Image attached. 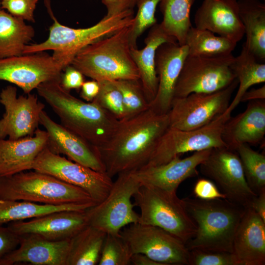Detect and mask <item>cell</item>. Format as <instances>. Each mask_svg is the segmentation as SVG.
I'll use <instances>...</instances> for the list:
<instances>
[{"label":"cell","instance_id":"44dd1931","mask_svg":"<svg viewBox=\"0 0 265 265\" xmlns=\"http://www.w3.org/2000/svg\"><path fill=\"white\" fill-rule=\"evenodd\" d=\"M211 150L194 152L191 156L184 159L177 156L165 164L145 166L134 172L142 184L177 192L183 182L198 175L197 167L207 158Z\"/></svg>","mask_w":265,"mask_h":265},{"label":"cell","instance_id":"7dc6e473","mask_svg":"<svg viewBox=\"0 0 265 265\" xmlns=\"http://www.w3.org/2000/svg\"><path fill=\"white\" fill-rule=\"evenodd\" d=\"M265 100V85L255 89L248 90L242 96L240 102Z\"/></svg>","mask_w":265,"mask_h":265},{"label":"cell","instance_id":"816d5d0a","mask_svg":"<svg viewBox=\"0 0 265 265\" xmlns=\"http://www.w3.org/2000/svg\"><path fill=\"white\" fill-rule=\"evenodd\" d=\"M264 0V1H265V0Z\"/></svg>","mask_w":265,"mask_h":265},{"label":"cell","instance_id":"d4e9b609","mask_svg":"<svg viewBox=\"0 0 265 265\" xmlns=\"http://www.w3.org/2000/svg\"><path fill=\"white\" fill-rule=\"evenodd\" d=\"M48 140L47 131L39 128L31 136L0 139V176L32 169L36 158L47 147Z\"/></svg>","mask_w":265,"mask_h":265},{"label":"cell","instance_id":"603a6c76","mask_svg":"<svg viewBox=\"0 0 265 265\" xmlns=\"http://www.w3.org/2000/svg\"><path fill=\"white\" fill-rule=\"evenodd\" d=\"M265 135V100L248 102L246 109L226 122L222 139L235 150L241 144L253 145L263 142Z\"/></svg>","mask_w":265,"mask_h":265},{"label":"cell","instance_id":"30bf717a","mask_svg":"<svg viewBox=\"0 0 265 265\" xmlns=\"http://www.w3.org/2000/svg\"><path fill=\"white\" fill-rule=\"evenodd\" d=\"M231 116L224 112L207 125L191 130L168 128L144 166L163 164L187 152L227 147L222 139V132Z\"/></svg>","mask_w":265,"mask_h":265},{"label":"cell","instance_id":"277c9868","mask_svg":"<svg viewBox=\"0 0 265 265\" xmlns=\"http://www.w3.org/2000/svg\"><path fill=\"white\" fill-rule=\"evenodd\" d=\"M130 26L87 46L77 53L70 65L97 81L139 80L131 55Z\"/></svg>","mask_w":265,"mask_h":265},{"label":"cell","instance_id":"7a4b0ae2","mask_svg":"<svg viewBox=\"0 0 265 265\" xmlns=\"http://www.w3.org/2000/svg\"><path fill=\"white\" fill-rule=\"evenodd\" d=\"M60 82H45L36 89L62 126L97 149L101 147L110 137L119 120L94 102H85L73 96Z\"/></svg>","mask_w":265,"mask_h":265},{"label":"cell","instance_id":"f35d334b","mask_svg":"<svg viewBox=\"0 0 265 265\" xmlns=\"http://www.w3.org/2000/svg\"><path fill=\"white\" fill-rule=\"evenodd\" d=\"M188 265H238L231 252L193 249L189 250Z\"/></svg>","mask_w":265,"mask_h":265},{"label":"cell","instance_id":"4316f807","mask_svg":"<svg viewBox=\"0 0 265 265\" xmlns=\"http://www.w3.org/2000/svg\"><path fill=\"white\" fill-rule=\"evenodd\" d=\"M247 49L261 62L265 61V4L259 0H238Z\"/></svg>","mask_w":265,"mask_h":265},{"label":"cell","instance_id":"8d00e7d4","mask_svg":"<svg viewBox=\"0 0 265 265\" xmlns=\"http://www.w3.org/2000/svg\"><path fill=\"white\" fill-rule=\"evenodd\" d=\"M161 0H137V12L130 27L129 41L132 48H137L138 38L148 28L157 23L155 12Z\"/></svg>","mask_w":265,"mask_h":265},{"label":"cell","instance_id":"52a82bcc","mask_svg":"<svg viewBox=\"0 0 265 265\" xmlns=\"http://www.w3.org/2000/svg\"><path fill=\"white\" fill-rule=\"evenodd\" d=\"M133 198L140 211L137 223L161 228L186 244L194 236L196 225L177 192L141 184Z\"/></svg>","mask_w":265,"mask_h":265},{"label":"cell","instance_id":"4dcf8cb0","mask_svg":"<svg viewBox=\"0 0 265 265\" xmlns=\"http://www.w3.org/2000/svg\"><path fill=\"white\" fill-rule=\"evenodd\" d=\"M106 233L89 224L71 239L67 265L98 264Z\"/></svg>","mask_w":265,"mask_h":265},{"label":"cell","instance_id":"60d3db41","mask_svg":"<svg viewBox=\"0 0 265 265\" xmlns=\"http://www.w3.org/2000/svg\"><path fill=\"white\" fill-rule=\"evenodd\" d=\"M193 191L196 198L203 200L226 199V195L219 190L212 181L205 178L197 181Z\"/></svg>","mask_w":265,"mask_h":265},{"label":"cell","instance_id":"d590c367","mask_svg":"<svg viewBox=\"0 0 265 265\" xmlns=\"http://www.w3.org/2000/svg\"><path fill=\"white\" fill-rule=\"evenodd\" d=\"M133 253L120 234H106L103 245L99 265H129Z\"/></svg>","mask_w":265,"mask_h":265},{"label":"cell","instance_id":"3957f363","mask_svg":"<svg viewBox=\"0 0 265 265\" xmlns=\"http://www.w3.org/2000/svg\"><path fill=\"white\" fill-rule=\"evenodd\" d=\"M196 225L194 236L186 244L188 250L233 253L234 238L246 208L227 199H182Z\"/></svg>","mask_w":265,"mask_h":265},{"label":"cell","instance_id":"d6986e66","mask_svg":"<svg viewBox=\"0 0 265 265\" xmlns=\"http://www.w3.org/2000/svg\"><path fill=\"white\" fill-rule=\"evenodd\" d=\"M40 124L48 133L47 147L53 153L63 154L68 159L94 170L106 172L97 148L53 120L43 110Z\"/></svg>","mask_w":265,"mask_h":265},{"label":"cell","instance_id":"f546056e","mask_svg":"<svg viewBox=\"0 0 265 265\" xmlns=\"http://www.w3.org/2000/svg\"><path fill=\"white\" fill-rule=\"evenodd\" d=\"M232 68L238 80L237 93L225 113L232 112L240 103L241 99L249 88L265 82V64L259 61L243 43L240 54L234 57Z\"/></svg>","mask_w":265,"mask_h":265},{"label":"cell","instance_id":"9c48e42d","mask_svg":"<svg viewBox=\"0 0 265 265\" xmlns=\"http://www.w3.org/2000/svg\"><path fill=\"white\" fill-rule=\"evenodd\" d=\"M232 53L216 56L188 55L177 81L174 98L192 93H212L229 86L236 79Z\"/></svg>","mask_w":265,"mask_h":265},{"label":"cell","instance_id":"74e56055","mask_svg":"<svg viewBox=\"0 0 265 265\" xmlns=\"http://www.w3.org/2000/svg\"><path fill=\"white\" fill-rule=\"evenodd\" d=\"M99 91L92 102L108 111L118 120L125 117V108L122 94L114 80L98 81Z\"/></svg>","mask_w":265,"mask_h":265},{"label":"cell","instance_id":"7bdbcfd3","mask_svg":"<svg viewBox=\"0 0 265 265\" xmlns=\"http://www.w3.org/2000/svg\"><path fill=\"white\" fill-rule=\"evenodd\" d=\"M64 70L61 78L62 87L68 91L80 89L84 82V75L71 65H68Z\"/></svg>","mask_w":265,"mask_h":265},{"label":"cell","instance_id":"4fadbf2b","mask_svg":"<svg viewBox=\"0 0 265 265\" xmlns=\"http://www.w3.org/2000/svg\"><path fill=\"white\" fill-rule=\"evenodd\" d=\"M120 234L133 254H143L161 265H188L186 243L161 228L135 223L124 227Z\"/></svg>","mask_w":265,"mask_h":265},{"label":"cell","instance_id":"d6a6232c","mask_svg":"<svg viewBox=\"0 0 265 265\" xmlns=\"http://www.w3.org/2000/svg\"><path fill=\"white\" fill-rule=\"evenodd\" d=\"M237 43L213 32L191 26L188 30L185 45L188 55L216 56L232 53Z\"/></svg>","mask_w":265,"mask_h":265},{"label":"cell","instance_id":"7402d4cb","mask_svg":"<svg viewBox=\"0 0 265 265\" xmlns=\"http://www.w3.org/2000/svg\"><path fill=\"white\" fill-rule=\"evenodd\" d=\"M194 22L195 27L236 43L245 35L237 0H203L195 12Z\"/></svg>","mask_w":265,"mask_h":265},{"label":"cell","instance_id":"c3c4849f","mask_svg":"<svg viewBox=\"0 0 265 265\" xmlns=\"http://www.w3.org/2000/svg\"><path fill=\"white\" fill-rule=\"evenodd\" d=\"M131 264L133 265H161L147 256L141 253H134L131 258Z\"/></svg>","mask_w":265,"mask_h":265},{"label":"cell","instance_id":"ee69618b","mask_svg":"<svg viewBox=\"0 0 265 265\" xmlns=\"http://www.w3.org/2000/svg\"><path fill=\"white\" fill-rule=\"evenodd\" d=\"M132 0H102L107 13L105 17L118 15L130 9Z\"/></svg>","mask_w":265,"mask_h":265},{"label":"cell","instance_id":"1f68e13d","mask_svg":"<svg viewBox=\"0 0 265 265\" xmlns=\"http://www.w3.org/2000/svg\"><path fill=\"white\" fill-rule=\"evenodd\" d=\"M195 0H161L159 8L163 16L160 23L166 33L181 45H185L187 32L192 26L190 13Z\"/></svg>","mask_w":265,"mask_h":265},{"label":"cell","instance_id":"681fc988","mask_svg":"<svg viewBox=\"0 0 265 265\" xmlns=\"http://www.w3.org/2000/svg\"><path fill=\"white\" fill-rule=\"evenodd\" d=\"M137 0H132L131 3V6L130 8L132 9L134 8V7L136 5Z\"/></svg>","mask_w":265,"mask_h":265},{"label":"cell","instance_id":"e575fe53","mask_svg":"<svg viewBox=\"0 0 265 265\" xmlns=\"http://www.w3.org/2000/svg\"><path fill=\"white\" fill-rule=\"evenodd\" d=\"M114 81L122 95L124 118L138 114L150 107L139 80L122 79Z\"/></svg>","mask_w":265,"mask_h":265},{"label":"cell","instance_id":"9a60e30c","mask_svg":"<svg viewBox=\"0 0 265 265\" xmlns=\"http://www.w3.org/2000/svg\"><path fill=\"white\" fill-rule=\"evenodd\" d=\"M42 53L0 59V80L17 85L27 94L42 83L61 80L64 66Z\"/></svg>","mask_w":265,"mask_h":265},{"label":"cell","instance_id":"6da1fadb","mask_svg":"<svg viewBox=\"0 0 265 265\" xmlns=\"http://www.w3.org/2000/svg\"><path fill=\"white\" fill-rule=\"evenodd\" d=\"M168 128L167 113H159L150 107L119 120L109 138L97 149L106 172L112 178L146 165Z\"/></svg>","mask_w":265,"mask_h":265},{"label":"cell","instance_id":"83f0119b","mask_svg":"<svg viewBox=\"0 0 265 265\" xmlns=\"http://www.w3.org/2000/svg\"><path fill=\"white\" fill-rule=\"evenodd\" d=\"M23 19L0 9V59L23 55L34 29Z\"/></svg>","mask_w":265,"mask_h":265},{"label":"cell","instance_id":"5bb4252c","mask_svg":"<svg viewBox=\"0 0 265 265\" xmlns=\"http://www.w3.org/2000/svg\"><path fill=\"white\" fill-rule=\"evenodd\" d=\"M32 169L82 189L96 204L106 197L113 184L112 178L106 172L97 171L61 157L47 147L38 155Z\"/></svg>","mask_w":265,"mask_h":265},{"label":"cell","instance_id":"ab89813d","mask_svg":"<svg viewBox=\"0 0 265 265\" xmlns=\"http://www.w3.org/2000/svg\"><path fill=\"white\" fill-rule=\"evenodd\" d=\"M38 0H1V8L10 14L28 21L34 22V12Z\"/></svg>","mask_w":265,"mask_h":265},{"label":"cell","instance_id":"8fae6325","mask_svg":"<svg viewBox=\"0 0 265 265\" xmlns=\"http://www.w3.org/2000/svg\"><path fill=\"white\" fill-rule=\"evenodd\" d=\"M238 83L236 79L228 87L214 92L174 98L167 113L169 128L187 131L210 123L225 112Z\"/></svg>","mask_w":265,"mask_h":265},{"label":"cell","instance_id":"2e32d148","mask_svg":"<svg viewBox=\"0 0 265 265\" xmlns=\"http://www.w3.org/2000/svg\"><path fill=\"white\" fill-rule=\"evenodd\" d=\"M0 103L5 109L0 119V139L8 137L15 140L34 134L45 107L35 94L17 97L16 87L8 85L0 93Z\"/></svg>","mask_w":265,"mask_h":265},{"label":"cell","instance_id":"b9f144b4","mask_svg":"<svg viewBox=\"0 0 265 265\" xmlns=\"http://www.w3.org/2000/svg\"><path fill=\"white\" fill-rule=\"evenodd\" d=\"M20 236L7 226L0 225V259L19 245Z\"/></svg>","mask_w":265,"mask_h":265},{"label":"cell","instance_id":"ac0fdd59","mask_svg":"<svg viewBox=\"0 0 265 265\" xmlns=\"http://www.w3.org/2000/svg\"><path fill=\"white\" fill-rule=\"evenodd\" d=\"M188 54L186 45L177 42H165L157 49L155 67L158 78L157 92L150 107L161 114L170 110L175 85L184 63Z\"/></svg>","mask_w":265,"mask_h":265},{"label":"cell","instance_id":"ba28073f","mask_svg":"<svg viewBox=\"0 0 265 265\" xmlns=\"http://www.w3.org/2000/svg\"><path fill=\"white\" fill-rule=\"evenodd\" d=\"M134 171L117 175L106 197L86 211L88 224L106 234H119L125 226L138 222L132 198L141 185Z\"/></svg>","mask_w":265,"mask_h":265},{"label":"cell","instance_id":"484cf974","mask_svg":"<svg viewBox=\"0 0 265 265\" xmlns=\"http://www.w3.org/2000/svg\"><path fill=\"white\" fill-rule=\"evenodd\" d=\"M177 41L166 33L160 24L157 23L150 27L144 39L145 47L141 49H131L132 58L139 72V80L150 104L154 99L158 87L155 67L156 51L162 44Z\"/></svg>","mask_w":265,"mask_h":265},{"label":"cell","instance_id":"f1b7e54d","mask_svg":"<svg viewBox=\"0 0 265 265\" xmlns=\"http://www.w3.org/2000/svg\"><path fill=\"white\" fill-rule=\"evenodd\" d=\"M95 203H70L63 205L38 204L25 201H0V225L13 221L39 217L61 211H85Z\"/></svg>","mask_w":265,"mask_h":265},{"label":"cell","instance_id":"f6af8a7d","mask_svg":"<svg viewBox=\"0 0 265 265\" xmlns=\"http://www.w3.org/2000/svg\"><path fill=\"white\" fill-rule=\"evenodd\" d=\"M99 88V83L95 80L84 81L80 87V96L86 102H92L98 95Z\"/></svg>","mask_w":265,"mask_h":265},{"label":"cell","instance_id":"ffe728a7","mask_svg":"<svg viewBox=\"0 0 265 265\" xmlns=\"http://www.w3.org/2000/svg\"><path fill=\"white\" fill-rule=\"evenodd\" d=\"M20 236L18 246L0 259V265H67L71 238L51 241L33 234Z\"/></svg>","mask_w":265,"mask_h":265},{"label":"cell","instance_id":"f907efd6","mask_svg":"<svg viewBox=\"0 0 265 265\" xmlns=\"http://www.w3.org/2000/svg\"><path fill=\"white\" fill-rule=\"evenodd\" d=\"M0 9H1V0H0Z\"/></svg>","mask_w":265,"mask_h":265},{"label":"cell","instance_id":"e0dca14e","mask_svg":"<svg viewBox=\"0 0 265 265\" xmlns=\"http://www.w3.org/2000/svg\"><path fill=\"white\" fill-rule=\"evenodd\" d=\"M86 210L55 212L28 221L11 222L7 227L19 236L33 234L51 241L69 239L89 224Z\"/></svg>","mask_w":265,"mask_h":265},{"label":"cell","instance_id":"8992f818","mask_svg":"<svg viewBox=\"0 0 265 265\" xmlns=\"http://www.w3.org/2000/svg\"><path fill=\"white\" fill-rule=\"evenodd\" d=\"M1 200L25 201L55 205L95 203L82 189L35 170L0 176Z\"/></svg>","mask_w":265,"mask_h":265},{"label":"cell","instance_id":"5b68a950","mask_svg":"<svg viewBox=\"0 0 265 265\" xmlns=\"http://www.w3.org/2000/svg\"><path fill=\"white\" fill-rule=\"evenodd\" d=\"M49 9L54 22L50 27L48 39L39 44L26 45L23 54L51 50L53 52L52 55L65 68L70 65L77 53L87 46L131 26L134 16L133 9H130L113 16L104 17L89 27L74 28L60 24Z\"/></svg>","mask_w":265,"mask_h":265},{"label":"cell","instance_id":"836d02e7","mask_svg":"<svg viewBox=\"0 0 265 265\" xmlns=\"http://www.w3.org/2000/svg\"><path fill=\"white\" fill-rule=\"evenodd\" d=\"M246 181L257 194L265 191V156L252 149L248 144L237 147Z\"/></svg>","mask_w":265,"mask_h":265},{"label":"cell","instance_id":"7c38bea8","mask_svg":"<svg viewBox=\"0 0 265 265\" xmlns=\"http://www.w3.org/2000/svg\"><path fill=\"white\" fill-rule=\"evenodd\" d=\"M199 167L201 173L212 181L233 203L248 208L258 195L249 186L235 150L227 147L212 149Z\"/></svg>","mask_w":265,"mask_h":265},{"label":"cell","instance_id":"cb8c5ba5","mask_svg":"<svg viewBox=\"0 0 265 265\" xmlns=\"http://www.w3.org/2000/svg\"><path fill=\"white\" fill-rule=\"evenodd\" d=\"M233 253L238 265H265V222L250 208H246L236 230Z\"/></svg>","mask_w":265,"mask_h":265},{"label":"cell","instance_id":"bcb514c9","mask_svg":"<svg viewBox=\"0 0 265 265\" xmlns=\"http://www.w3.org/2000/svg\"><path fill=\"white\" fill-rule=\"evenodd\" d=\"M248 208L252 209L265 222V191L258 194Z\"/></svg>","mask_w":265,"mask_h":265}]
</instances>
